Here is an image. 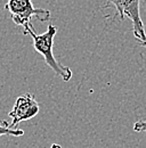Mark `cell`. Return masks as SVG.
<instances>
[{"instance_id":"obj_1","label":"cell","mask_w":146,"mask_h":148,"mask_svg":"<svg viewBox=\"0 0 146 148\" xmlns=\"http://www.w3.org/2000/svg\"><path fill=\"white\" fill-rule=\"evenodd\" d=\"M56 33H57V27L53 24H49L46 32H43L41 34H36L34 32L33 25H30L24 29V34H29L32 38L33 48L36 53H39L43 57L46 65L48 67H50L55 74H57L59 77H62V80H64L65 82H69L72 79V70L69 66H65L62 63H59L53 53L54 39Z\"/></svg>"},{"instance_id":"obj_3","label":"cell","mask_w":146,"mask_h":148,"mask_svg":"<svg viewBox=\"0 0 146 148\" xmlns=\"http://www.w3.org/2000/svg\"><path fill=\"white\" fill-rule=\"evenodd\" d=\"M10 14L13 22L22 27H28L32 25L31 19L36 17L41 22L49 21L52 17V13L48 9L36 8L32 0H8L3 7Z\"/></svg>"},{"instance_id":"obj_4","label":"cell","mask_w":146,"mask_h":148,"mask_svg":"<svg viewBox=\"0 0 146 148\" xmlns=\"http://www.w3.org/2000/svg\"><path fill=\"white\" fill-rule=\"evenodd\" d=\"M39 104L36 97L30 92L23 93L16 98L13 110L8 113V116L12 119L9 124L10 129H18L17 125L23 121H29L33 119L39 113Z\"/></svg>"},{"instance_id":"obj_5","label":"cell","mask_w":146,"mask_h":148,"mask_svg":"<svg viewBox=\"0 0 146 148\" xmlns=\"http://www.w3.org/2000/svg\"><path fill=\"white\" fill-rule=\"evenodd\" d=\"M2 136H13V137H22L24 136V131L21 129H10L7 121L0 122V137Z\"/></svg>"},{"instance_id":"obj_2","label":"cell","mask_w":146,"mask_h":148,"mask_svg":"<svg viewBox=\"0 0 146 148\" xmlns=\"http://www.w3.org/2000/svg\"><path fill=\"white\" fill-rule=\"evenodd\" d=\"M110 6H114L115 8V18L119 17L120 21L130 19L136 41L142 47H146L145 26L140 16V0H106L104 7L106 8Z\"/></svg>"},{"instance_id":"obj_6","label":"cell","mask_w":146,"mask_h":148,"mask_svg":"<svg viewBox=\"0 0 146 148\" xmlns=\"http://www.w3.org/2000/svg\"><path fill=\"white\" fill-rule=\"evenodd\" d=\"M134 131L135 132H143L146 131V121H137L134 124Z\"/></svg>"},{"instance_id":"obj_7","label":"cell","mask_w":146,"mask_h":148,"mask_svg":"<svg viewBox=\"0 0 146 148\" xmlns=\"http://www.w3.org/2000/svg\"><path fill=\"white\" fill-rule=\"evenodd\" d=\"M50 148H62L59 145H57V144H53L52 146H50Z\"/></svg>"}]
</instances>
